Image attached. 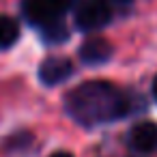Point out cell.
I'll return each mask as SVG.
<instances>
[{
  "label": "cell",
  "instance_id": "6da1fadb",
  "mask_svg": "<svg viewBox=\"0 0 157 157\" xmlns=\"http://www.w3.org/2000/svg\"><path fill=\"white\" fill-rule=\"evenodd\" d=\"M65 108L82 125H101L125 116L129 112V97L110 82H86L67 95Z\"/></svg>",
  "mask_w": 157,
  "mask_h": 157
},
{
  "label": "cell",
  "instance_id": "7a4b0ae2",
  "mask_svg": "<svg viewBox=\"0 0 157 157\" xmlns=\"http://www.w3.org/2000/svg\"><path fill=\"white\" fill-rule=\"evenodd\" d=\"M112 20V9L108 0H82L75 9V26L84 33L103 28Z\"/></svg>",
  "mask_w": 157,
  "mask_h": 157
},
{
  "label": "cell",
  "instance_id": "3957f363",
  "mask_svg": "<svg viewBox=\"0 0 157 157\" xmlns=\"http://www.w3.org/2000/svg\"><path fill=\"white\" fill-rule=\"evenodd\" d=\"M67 11V7L60 0H24L22 2V13L28 24L45 28L54 22L60 20V15Z\"/></svg>",
  "mask_w": 157,
  "mask_h": 157
},
{
  "label": "cell",
  "instance_id": "277c9868",
  "mask_svg": "<svg viewBox=\"0 0 157 157\" xmlns=\"http://www.w3.org/2000/svg\"><path fill=\"white\" fill-rule=\"evenodd\" d=\"M71 73H73V65L65 56H50L39 67V80L45 86H56V84L65 82Z\"/></svg>",
  "mask_w": 157,
  "mask_h": 157
},
{
  "label": "cell",
  "instance_id": "5b68a950",
  "mask_svg": "<svg viewBox=\"0 0 157 157\" xmlns=\"http://www.w3.org/2000/svg\"><path fill=\"white\" fill-rule=\"evenodd\" d=\"M80 58H82L84 65H90V67L103 65V63H108L112 58V45L103 37H90V39H86L82 43Z\"/></svg>",
  "mask_w": 157,
  "mask_h": 157
},
{
  "label": "cell",
  "instance_id": "8992f818",
  "mask_svg": "<svg viewBox=\"0 0 157 157\" xmlns=\"http://www.w3.org/2000/svg\"><path fill=\"white\" fill-rule=\"evenodd\" d=\"M129 144L138 153H151L157 148V125L151 121H142L129 131Z\"/></svg>",
  "mask_w": 157,
  "mask_h": 157
},
{
  "label": "cell",
  "instance_id": "52a82bcc",
  "mask_svg": "<svg viewBox=\"0 0 157 157\" xmlns=\"http://www.w3.org/2000/svg\"><path fill=\"white\" fill-rule=\"evenodd\" d=\"M20 37V26L13 17L9 15H0V50L11 48Z\"/></svg>",
  "mask_w": 157,
  "mask_h": 157
},
{
  "label": "cell",
  "instance_id": "ba28073f",
  "mask_svg": "<svg viewBox=\"0 0 157 157\" xmlns=\"http://www.w3.org/2000/svg\"><path fill=\"white\" fill-rule=\"evenodd\" d=\"M41 39H43L45 43L56 45V43H63V41L69 39V30H67V26L58 20V22H54V24L41 28Z\"/></svg>",
  "mask_w": 157,
  "mask_h": 157
},
{
  "label": "cell",
  "instance_id": "9c48e42d",
  "mask_svg": "<svg viewBox=\"0 0 157 157\" xmlns=\"http://www.w3.org/2000/svg\"><path fill=\"white\" fill-rule=\"evenodd\" d=\"M50 157H73L71 153H67V151H56V153H52Z\"/></svg>",
  "mask_w": 157,
  "mask_h": 157
},
{
  "label": "cell",
  "instance_id": "30bf717a",
  "mask_svg": "<svg viewBox=\"0 0 157 157\" xmlns=\"http://www.w3.org/2000/svg\"><path fill=\"white\" fill-rule=\"evenodd\" d=\"M153 97H155V101H157V75H155V80H153Z\"/></svg>",
  "mask_w": 157,
  "mask_h": 157
},
{
  "label": "cell",
  "instance_id": "8fae6325",
  "mask_svg": "<svg viewBox=\"0 0 157 157\" xmlns=\"http://www.w3.org/2000/svg\"><path fill=\"white\" fill-rule=\"evenodd\" d=\"M114 2H129V0H114Z\"/></svg>",
  "mask_w": 157,
  "mask_h": 157
}]
</instances>
